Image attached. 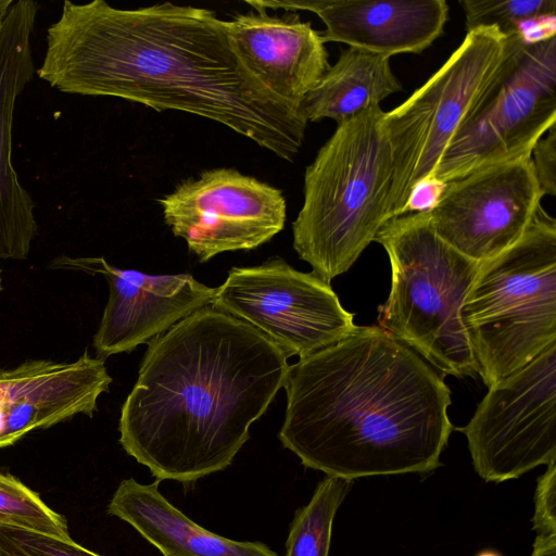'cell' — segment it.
<instances>
[{"instance_id":"obj_31","label":"cell","mask_w":556,"mask_h":556,"mask_svg":"<svg viewBox=\"0 0 556 556\" xmlns=\"http://www.w3.org/2000/svg\"><path fill=\"white\" fill-rule=\"evenodd\" d=\"M3 287H2V270L0 268V291H2Z\"/></svg>"},{"instance_id":"obj_4","label":"cell","mask_w":556,"mask_h":556,"mask_svg":"<svg viewBox=\"0 0 556 556\" xmlns=\"http://www.w3.org/2000/svg\"><path fill=\"white\" fill-rule=\"evenodd\" d=\"M380 105L337 124L305 168L293 248L326 282L348 271L390 216L393 162Z\"/></svg>"},{"instance_id":"obj_28","label":"cell","mask_w":556,"mask_h":556,"mask_svg":"<svg viewBox=\"0 0 556 556\" xmlns=\"http://www.w3.org/2000/svg\"><path fill=\"white\" fill-rule=\"evenodd\" d=\"M12 0H0V27L8 14L10 7L12 5Z\"/></svg>"},{"instance_id":"obj_29","label":"cell","mask_w":556,"mask_h":556,"mask_svg":"<svg viewBox=\"0 0 556 556\" xmlns=\"http://www.w3.org/2000/svg\"><path fill=\"white\" fill-rule=\"evenodd\" d=\"M477 556H503L500 553L495 551L485 549L480 552Z\"/></svg>"},{"instance_id":"obj_18","label":"cell","mask_w":556,"mask_h":556,"mask_svg":"<svg viewBox=\"0 0 556 556\" xmlns=\"http://www.w3.org/2000/svg\"><path fill=\"white\" fill-rule=\"evenodd\" d=\"M159 483L121 481L108 514L129 523L163 556H278L261 542L235 541L200 527L162 495Z\"/></svg>"},{"instance_id":"obj_5","label":"cell","mask_w":556,"mask_h":556,"mask_svg":"<svg viewBox=\"0 0 556 556\" xmlns=\"http://www.w3.org/2000/svg\"><path fill=\"white\" fill-rule=\"evenodd\" d=\"M375 241L387 251L392 275L389 296L378 308V327L442 376H477L460 308L481 262L443 241L427 212L389 219Z\"/></svg>"},{"instance_id":"obj_1","label":"cell","mask_w":556,"mask_h":556,"mask_svg":"<svg viewBox=\"0 0 556 556\" xmlns=\"http://www.w3.org/2000/svg\"><path fill=\"white\" fill-rule=\"evenodd\" d=\"M72 94L115 97L211 119L293 161L307 122L250 72L214 11L170 2L119 9L64 1L36 71Z\"/></svg>"},{"instance_id":"obj_3","label":"cell","mask_w":556,"mask_h":556,"mask_svg":"<svg viewBox=\"0 0 556 556\" xmlns=\"http://www.w3.org/2000/svg\"><path fill=\"white\" fill-rule=\"evenodd\" d=\"M288 363L258 330L212 305L150 340L119 417V443L159 480L226 469L283 387Z\"/></svg>"},{"instance_id":"obj_24","label":"cell","mask_w":556,"mask_h":556,"mask_svg":"<svg viewBox=\"0 0 556 556\" xmlns=\"http://www.w3.org/2000/svg\"><path fill=\"white\" fill-rule=\"evenodd\" d=\"M532 525L536 534H556V462L538 479Z\"/></svg>"},{"instance_id":"obj_13","label":"cell","mask_w":556,"mask_h":556,"mask_svg":"<svg viewBox=\"0 0 556 556\" xmlns=\"http://www.w3.org/2000/svg\"><path fill=\"white\" fill-rule=\"evenodd\" d=\"M51 268L102 274L109 285V300L93 337L97 357L102 359L138 345L168 330L195 311L211 305L216 288L189 274L148 275L119 269L103 257L54 258Z\"/></svg>"},{"instance_id":"obj_15","label":"cell","mask_w":556,"mask_h":556,"mask_svg":"<svg viewBox=\"0 0 556 556\" xmlns=\"http://www.w3.org/2000/svg\"><path fill=\"white\" fill-rule=\"evenodd\" d=\"M254 10L309 11L325 24L326 42H341L391 58L420 53L443 30L445 0H247Z\"/></svg>"},{"instance_id":"obj_8","label":"cell","mask_w":556,"mask_h":556,"mask_svg":"<svg viewBox=\"0 0 556 556\" xmlns=\"http://www.w3.org/2000/svg\"><path fill=\"white\" fill-rule=\"evenodd\" d=\"M504 51L505 36L496 28L467 31L460 46L419 89L384 112L383 127L393 162L391 218L404 214L413 187L433 175Z\"/></svg>"},{"instance_id":"obj_12","label":"cell","mask_w":556,"mask_h":556,"mask_svg":"<svg viewBox=\"0 0 556 556\" xmlns=\"http://www.w3.org/2000/svg\"><path fill=\"white\" fill-rule=\"evenodd\" d=\"M543 197L530 155L446 182L439 203L427 213L443 241L482 262L525 235Z\"/></svg>"},{"instance_id":"obj_30","label":"cell","mask_w":556,"mask_h":556,"mask_svg":"<svg viewBox=\"0 0 556 556\" xmlns=\"http://www.w3.org/2000/svg\"><path fill=\"white\" fill-rule=\"evenodd\" d=\"M4 376H5V369H0V383L2 382Z\"/></svg>"},{"instance_id":"obj_26","label":"cell","mask_w":556,"mask_h":556,"mask_svg":"<svg viewBox=\"0 0 556 556\" xmlns=\"http://www.w3.org/2000/svg\"><path fill=\"white\" fill-rule=\"evenodd\" d=\"M445 187L446 182L434 176L420 180L410 191L404 214L429 212L439 203Z\"/></svg>"},{"instance_id":"obj_20","label":"cell","mask_w":556,"mask_h":556,"mask_svg":"<svg viewBox=\"0 0 556 556\" xmlns=\"http://www.w3.org/2000/svg\"><path fill=\"white\" fill-rule=\"evenodd\" d=\"M466 30L494 27L503 36L521 35L527 40L556 36V0H462Z\"/></svg>"},{"instance_id":"obj_16","label":"cell","mask_w":556,"mask_h":556,"mask_svg":"<svg viewBox=\"0 0 556 556\" xmlns=\"http://www.w3.org/2000/svg\"><path fill=\"white\" fill-rule=\"evenodd\" d=\"M39 4L13 2L0 27V258L25 260L38 232L35 203L12 164L16 100L35 74L31 35Z\"/></svg>"},{"instance_id":"obj_21","label":"cell","mask_w":556,"mask_h":556,"mask_svg":"<svg viewBox=\"0 0 556 556\" xmlns=\"http://www.w3.org/2000/svg\"><path fill=\"white\" fill-rule=\"evenodd\" d=\"M353 481L326 477L291 521L285 556H329L334 516Z\"/></svg>"},{"instance_id":"obj_27","label":"cell","mask_w":556,"mask_h":556,"mask_svg":"<svg viewBox=\"0 0 556 556\" xmlns=\"http://www.w3.org/2000/svg\"><path fill=\"white\" fill-rule=\"evenodd\" d=\"M531 556H556V534H536Z\"/></svg>"},{"instance_id":"obj_7","label":"cell","mask_w":556,"mask_h":556,"mask_svg":"<svg viewBox=\"0 0 556 556\" xmlns=\"http://www.w3.org/2000/svg\"><path fill=\"white\" fill-rule=\"evenodd\" d=\"M556 124V36L505 37L503 59L444 151L433 175L450 182L530 156Z\"/></svg>"},{"instance_id":"obj_17","label":"cell","mask_w":556,"mask_h":556,"mask_svg":"<svg viewBox=\"0 0 556 556\" xmlns=\"http://www.w3.org/2000/svg\"><path fill=\"white\" fill-rule=\"evenodd\" d=\"M228 23L244 65L269 92L300 110L330 67L320 31L292 12L278 16L254 10Z\"/></svg>"},{"instance_id":"obj_23","label":"cell","mask_w":556,"mask_h":556,"mask_svg":"<svg viewBox=\"0 0 556 556\" xmlns=\"http://www.w3.org/2000/svg\"><path fill=\"white\" fill-rule=\"evenodd\" d=\"M0 556H101L71 538L0 522Z\"/></svg>"},{"instance_id":"obj_10","label":"cell","mask_w":556,"mask_h":556,"mask_svg":"<svg viewBox=\"0 0 556 556\" xmlns=\"http://www.w3.org/2000/svg\"><path fill=\"white\" fill-rule=\"evenodd\" d=\"M475 471L485 482L518 479L556 462V343L489 387L458 429Z\"/></svg>"},{"instance_id":"obj_14","label":"cell","mask_w":556,"mask_h":556,"mask_svg":"<svg viewBox=\"0 0 556 556\" xmlns=\"http://www.w3.org/2000/svg\"><path fill=\"white\" fill-rule=\"evenodd\" d=\"M111 383L104 359L88 351L72 363L28 359L5 369L0 383V448L76 415L92 417Z\"/></svg>"},{"instance_id":"obj_2","label":"cell","mask_w":556,"mask_h":556,"mask_svg":"<svg viewBox=\"0 0 556 556\" xmlns=\"http://www.w3.org/2000/svg\"><path fill=\"white\" fill-rule=\"evenodd\" d=\"M278 433L306 468L328 477L427 473L454 430L451 390L418 353L378 326L288 367Z\"/></svg>"},{"instance_id":"obj_9","label":"cell","mask_w":556,"mask_h":556,"mask_svg":"<svg viewBox=\"0 0 556 556\" xmlns=\"http://www.w3.org/2000/svg\"><path fill=\"white\" fill-rule=\"evenodd\" d=\"M211 305L254 327L286 358L330 346L356 327L330 283L278 257L232 267Z\"/></svg>"},{"instance_id":"obj_6","label":"cell","mask_w":556,"mask_h":556,"mask_svg":"<svg viewBox=\"0 0 556 556\" xmlns=\"http://www.w3.org/2000/svg\"><path fill=\"white\" fill-rule=\"evenodd\" d=\"M460 319L488 388L556 343V220L542 206L514 245L481 262Z\"/></svg>"},{"instance_id":"obj_22","label":"cell","mask_w":556,"mask_h":556,"mask_svg":"<svg viewBox=\"0 0 556 556\" xmlns=\"http://www.w3.org/2000/svg\"><path fill=\"white\" fill-rule=\"evenodd\" d=\"M0 522L70 539L65 518L14 476L0 470Z\"/></svg>"},{"instance_id":"obj_11","label":"cell","mask_w":556,"mask_h":556,"mask_svg":"<svg viewBox=\"0 0 556 556\" xmlns=\"http://www.w3.org/2000/svg\"><path fill=\"white\" fill-rule=\"evenodd\" d=\"M159 203L166 225L200 262L261 247L283 229L287 217L280 189L227 167L181 181Z\"/></svg>"},{"instance_id":"obj_25","label":"cell","mask_w":556,"mask_h":556,"mask_svg":"<svg viewBox=\"0 0 556 556\" xmlns=\"http://www.w3.org/2000/svg\"><path fill=\"white\" fill-rule=\"evenodd\" d=\"M531 160L543 195L556 194V124L532 149Z\"/></svg>"},{"instance_id":"obj_19","label":"cell","mask_w":556,"mask_h":556,"mask_svg":"<svg viewBox=\"0 0 556 556\" xmlns=\"http://www.w3.org/2000/svg\"><path fill=\"white\" fill-rule=\"evenodd\" d=\"M400 90L390 58L349 47L305 97L300 110L307 123L331 118L339 124Z\"/></svg>"}]
</instances>
